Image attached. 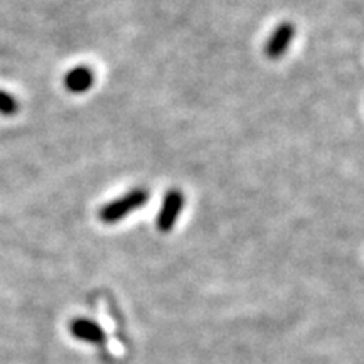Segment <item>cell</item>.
<instances>
[{"label":"cell","instance_id":"6da1fadb","mask_svg":"<svg viewBox=\"0 0 364 364\" xmlns=\"http://www.w3.org/2000/svg\"><path fill=\"white\" fill-rule=\"evenodd\" d=\"M149 193L145 189H134L130 193H127L122 198L115 199V201L105 204V206L100 209V220L105 225H113V223L124 220L130 215L135 209H140L147 203Z\"/></svg>","mask_w":364,"mask_h":364},{"label":"cell","instance_id":"7a4b0ae2","mask_svg":"<svg viewBox=\"0 0 364 364\" xmlns=\"http://www.w3.org/2000/svg\"><path fill=\"white\" fill-rule=\"evenodd\" d=\"M182 208H184V196L181 191L172 189L164 198L161 211L157 216V228L161 233H169L179 220Z\"/></svg>","mask_w":364,"mask_h":364},{"label":"cell","instance_id":"3957f363","mask_svg":"<svg viewBox=\"0 0 364 364\" xmlns=\"http://www.w3.org/2000/svg\"><path fill=\"white\" fill-rule=\"evenodd\" d=\"M295 36V27L290 22H284L275 29V33L270 36L268 43L265 46V54L270 59H279L284 56L289 49L290 43H292Z\"/></svg>","mask_w":364,"mask_h":364},{"label":"cell","instance_id":"277c9868","mask_svg":"<svg viewBox=\"0 0 364 364\" xmlns=\"http://www.w3.org/2000/svg\"><path fill=\"white\" fill-rule=\"evenodd\" d=\"M63 83L70 93H86L95 83V75L88 66H75L71 71L66 73Z\"/></svg>","mask_w":364,"mask_h":364},{"label":"cell","instance_id":"5b68a950","mask_svg":"<svg viewBox=\"0 0 364 364\" xmlns=\"http://www.w3.org/2000/svg\"><path fill=\"white\" fill-rule=\"evenodd\" d=\"M71 332L76 339L91 344H103L105 339H107L102 327L97 322L90 321V318H75L71 322Z\"/></svg>","mask_w":364,"mask_h":364},{"label":"cell","instance_id":"8992f818","mask_svg":"<svg viewBox=\"0 0 364 364\" xmlns=\"http://www.w3.org/2000/svg\"><path fill=\"white\" fill-rule=\"evenodd\" d=\"M19 112V103H17L16 98H12L11 95L6 93V91L0 90V115L12 117Z\"/></svg>","mask_w":364,"mask_h":364}]
</instances>
